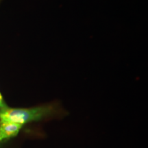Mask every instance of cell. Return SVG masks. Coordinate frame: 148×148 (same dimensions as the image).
<instances>
[{
	"instance_id": "1",
	"label": "cell",
	"mask_w": 148,
	"mask_h": 148,
	"mask_svg": "<svg viewBox=\"0 0 148 148\" xmlns=\"http://www.w3.org/2000/svg\"><path fill=\"white\" fill-rule=\"evenodd\" d=\"M51 106H40L31 108H10L5 107L0 109V121L14 122L25 124L39 121L50 115L53 112Z\"/></svg>"
},
{
	"instance_id": "2",
	"label": "cell",
	"mask_w": 148,
	"mask_h": 148,
	"mask_svg": "<svg viewBox=\"0 0 148 148\" xmlns=\"http://www.w3.org/2000/svg\"><path fill=\"white\" fill-rule=\"evenodd\" d=\"M22 127L23 125L20 123L0 121V142L16 136Z\"/></svg>"
},
{
	"instance_id": "3",
	"label": "cell",
	"mask_w": 148,
	"mask_h": 148,
	"mask_svg": "<svg viewBox=\"0 0 148 148\" xmlns=\"http://www.w3.org/2000/svg\"><path fill=\"white\" fill-rule=\"evenodd\" d=\"M5 107H7L6 105L5 104L4 101H3L2 95H1V93H0V109L4 108Z\"/></svg>"
}]
</instances>
